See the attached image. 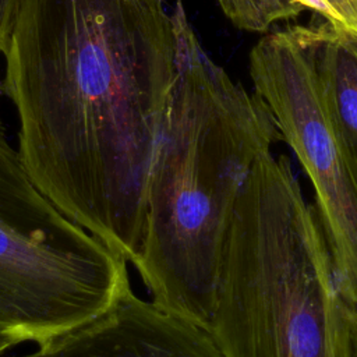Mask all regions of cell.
<instances>
[{
    "label": "cell",
    "instance_id": "obj_1",
    "mask_svg": "<svg viewBox=\"0 0 357 357\" xmlns=\"http://www.w3.org/2000/svg\"><path fill=\"white\" fill-rule=\"evenodd\" d=\"M177 52L163 0H22L4 53L29 176L131 264Z\"/></svg>",
    "mask_w": 357,
    "mask_h": 357
},
{
    "label": "cell",
    "instance_id": "obj_2",
    "mask_svg": "<svg viewBox=\"0 0 357 357\" xmlns=\"http://www.w3.org/2000/svg\"><path fill=\"white\" fill-rule=\"evenodd\" d=\"M173 15L177 75L151 167L144 240L132 265L153 303L209 326L237 201L280 134L259 96L205 54L181 3Z\"/></svg>",
    "mask_w": 357,
    "mask_h": 357
},
{
    "label": "cell",
    "instance_id": "obj_3",
    "mask_svg": "<svg viewBox=\"0 0 357 357\" xmlns=\"http://www.w3.org/2000/svg\"><path fill=\"white\" fill-rule=\"evenodd\" d=\"M350 308L283 153L251 170L218 271L209 328L226 357H353Z\"/></svg>",
    "mask_w": 357,
    "mask_h": 357
},
{
    "label": "cell",
    "instance_id": "obj_4",
    "mask_svg": "<svg viewBox=\"0 0 357 357\" xmlns=\"http://www.w3.org/2000/svg\"><path fill=\"white\" fill-rule=\"evenodd\" d=\"M127 264L40 191L0 120V336L40 346L103 315Z\"/></svg>",
    "mask_w": 357,
    "mask_h": 357
},
{
    "label": "cell",
    "instance_id": "obj_5",
    "mask_svg": "<svg viewBox=\"0 0 357 357\" xmlns=\"http://www.w3.org/2000/svg\"><path fill=\"white\" fill-rule=\"evenodd\" d=\"M250 75L311 184L337 286L357 310V160L325 100L310 28L259 39L250 53Z\"/></svg>",
    "mask_w": 357,
    "mask_h": 357
},
{
    "label": "cell",
    "instance_id": "obj_6",
    "mask_svg": "<svg viewBox=\"0 0 357 357\" xmlns=\"http://www.w3.org/2000/svg\"><path fill=\"white\" fill-rule=\"evenodd\" d=\"M13 357H226L211 328L128 291L93 321Z\"/></svg>",
    "mask_w": 357,
    "mask_h": 357
},
{
    "label": "cell",
    "instance_id": "obj_7",
    "mask_svg": "<svg viewBox=\"0 0 357 357\" xmlns=\"http://www.w3.org/2000/svg\"><path fill=\"white\" fill-rule=\"evenodd\" d=\"M308 28L325 100L357 160V39L328 22Z\"/></svg>",
    "mask_w": 357,
    "mask_h": 357
},
{
    "label": "cell",
    "instance_id": "obj_8",
    "mask_svg": "<svg viewBox=\"0 0 357 357\" xmlns=\"http://www.w3.org/2000/svg\"><path fill=\"white\" fill-rule=\"evenodd\" d=\"M225 15L238 28L265 32L275 22L298 15L304 6L297 0H218Z\"/></svg>",
    "mask_w": 357,
    "mask_h": 357
},
{
    "label": "cell",
    "instance_id": "obj_9",
    "mask_svg": "<svg viewBox=\"0 0 357 357\" xmlns=\"http://www.w3.org/2000/svg\"><path fill=\"white\" fill-rule=\"evenodd\" d=\"M321 14L333 28L357 39V0H297Z\"/></svg>",
    "mask_w": 357,
    "mask_h": 357
},
{
    "label": "cell",
    "instance_id": "obj_10",
    "mask_svg": "<svg viewBox=\"0 0 357 357\" xmlns=\"http://www.w3.org/2000/svg\"><path fill=\"white\" fill-rule=\"evenodd\" d=\"M22 0H0V53L8 49L11 33L21 8Z\"/></svg>",
    "mask_w": 357,
    "mask_h": 357
},
{
    "label": "cell",
    "instance_id": "obj_11",
    "mask_svg": "<svg viewBox=\"0 0 357 357\" xmlns=\"http://www.w3.org/2000/svg\"><path fill=\"white\" fill-rule=\"evenodd\" d=\"M350 333H351V346L353 357H357V310L350 308Z\"/></svg>",
    "mask_w": 357,
    "mask_h": 357
},
{
    "label": "cell",
    "instance_id": "obj_12",
    "mask_svg": "<svg viewBox=\"0 0 357 357\" xmlns=\"http://www.w3.org/2000/svg\"><path fill=\"white\" fill-rule=\"evenodd\" d=\"M13 346L7 342V340H4L1 336H0V357L6 353V350H8V349H11Z\"/></svg>",
    "mask_w": 357,
    "mask_h": 357
}]
</instances>
